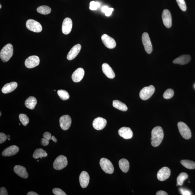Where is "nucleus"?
I'll list each match as a JSON object with an SVG mask.
<instances>
[{
    "instance_id": "obj_7",
    "label": "nucleus",
    "mask_w": 195,
    "mask_h": 195,
    "mask_svg": "<svg viewBox=\"0 0 195 195\" xmlns=\"http://www.w3.org/2000/svg\"><path fill=\"white\" fill-rule=\"evenodd\" d=\"M26 25L28 29L34 32L39 33L42 31V27L40 23L33 19L27 20Z\"/></svg>"
},
{
    "instance_id": "obj_37",
    "label": "nucleus",
    "mask_w": 195,
    "mask_h": 195,
    "mask_svg": "<svg viewBox=\"0 0 195 195\" xmlns=\"http://www.w3.org/2000/svg\"><path fill=\"white\" fill-rule=\"evenodd\" d=\"M52 192L55 195H66L67 194L62 189L58 188H54L52 190Z\"/></svg>"
},
{
    "instance_id": "obj_11",
    "label": "nucleus",
    "mask_w": 195,
    "mask_h": 195,
    "mask_svg": "<svg viewBox=\"0 0 195 195\" xmlns=\"http://www.w3.org/2000/svg\"><path fill=\"white\" fill-rule=\"evenodd\" d=\"M171 175V171L167 167H163L160 169L157 174L159 180L164 181L167 179Z\"/></svg>"
},
{
    "instance_id": "obj_20",
    "label": "nucleus",
    "mask_w": 195,
    "mask_h": 195,
    "mask_svg": "<svg viewBox=\"0 0 195 195\" xmlns=\"http://www.w3.org/2000/svg\"><path fill=\"white\" fill-rule=\"evenodd\" d=\"M19 148L16 145H12L6 148L3 151L2 155L4 156H10L15 155L19 151Z\"/></svg>"
},
{
    "instance_id": "obj_25",
    "label": "nucleus",
    "mask_w": 195,
    "mask_h": 195,
    "mask_svg": "<svg viewBox=\"0 0 195 195\" xmlns=\"http://www.w3.org/2000/svg\"><path fill=\"white\" fill-rule=\"evenodd\" d=\"M119 166L121 170L124 173L128 172L130 168V163L125 159H122L119 162Z\"/></svg>"
},
{
    "instance_id": "obj_8",
    "label": "nucleus",
    "mask_w": 195,
    "mask_h": 195,
    "mask_svg": "<svg viewBox=\"0 0 195 195\" xmlns=\"http://www.w3.org/2000/svg\"><path fill=\"white\" fill-rule=\"evenodd\" d=\"M142 42L145 51L147 53L151 54L153 51V46L150 41L149 35L148 33H143L142 37Z\"/></svg>"
},
{
    "instance_id": "obj_40",
    "label": "nucleus",
    "mask_w": 195,
    "mask_h": 195,
    "mask_svg": "<svg viewBox=\"0 0 195 195\" xmlns=\"http://www.w3.org/2000/svg\"><path fill=\"white\" fill-rule=\"evenodd\" d=\"M44 138L48 140H52V135L49 132H46L44 133L43 135Z\"/></svg>"
},
{
    "instance_id": "obj_45",
    "label": "nucleus",
    "mask_w": 195,
    "mask_h": 195,
    "mask_svg": "<svg viewBox=\"0 0 195 195\" xmlns=\"http://www.w3.org/2000/svg\"><path fill=\"white\" fill-rule=\"evenodd\" d=\"M108 9H109V8L108 7H107L106 6H105L103 7H102V12H103L105 13L106 12L107 10H108Z\"/></svg>"
},
{
    "instance_id": "obj_52",
    "label": "nucleus",
    "mask_w": 195,
    "mask_h": 195,
    "mask_svg": "<svg viewBox=\"0 0 195 195\" xmlns=\"http://www.w3.org/2000/svg\"><path fill=\"white\" fill-rule=\"evenodd\" d=\"M37 162H39V160H37Z\"/></svg>"
},
{
    "instance_id": "obj_39",
    "label": "nucleus",
    "mask_w": 195,
    "mask_h": 195,
    "mask_svg": "<svg viewBox=\"0 0 195 195\" xmlns=\"http://www.w3.org/2000/svg\"><path fill=\"white\" fill-rule=\"evenodd\" d=\"M7 139V137L5 134L3 133H0V143L1 144L4 143Z\"/></svg>"
},
{
    "instance_id": "obj_36",
    "label": "nucleus",
    "mask_w": 195,
    "mask_h": 195,
    "mask_svg": "<svg viewBox=\"0 0 195 195\" xmlns=\"http://www.w3.org/2000/svg\"><path fill=\"white\" fill-rule=\"evenodd\" d=\"M100 3L95 2V1H92L90 3V9L92 11L96 10L100 7Z\"/></svg>"
},
{
    "instance_id": "obj_10",
    "label": "nucleus",
    "mask_w": 195,
    "mask_h": 195,
    "mask_svg": "<svg viewBox=\"0 0 195 195\" xmlns=\"http://www.w3.org/2000/svg\"><path fill=\"white\" fill-rule=\"evenodd\" d=\"M59 123L61 128L64 130L69 129L71 125L72 120L68 115H64L60 117Z\"/></svg>"
},
{
    "instance_id": "obj_30",
    "label": "nucleus",
    "mask_w": 195,
    "mask_h": 195,
    "mask_svg": "<svg viewBox=\"0 0 195 195\" xmlns=\"http://www.w3.org/2000/svg\"><path fill=\"white\" fill-rule=\"evenodd\" d=\"M37 10L38 12L43 15L49 14H50L52 11L51 8L47 6H39L37 8Z\"/></svg>"
},
{
    "instance_id": "obj_35",
    "label": "nucleus",
    "mask_w": 195,
    "mask_h": 195,
    "mask_svg": "<svg viewBox=\"0 0 195 195\" xmlns=\"http://www.w3.org/2000/svg\"><path fill=\"white\" fill-rule=\"evenodd\" d=\"M178 6L180 9L183 11H186V6L184 0H176Z\"/></svg>"
},
{
    "instance_id": "obj_21",
    "label": "nucleus",
    "mask_w": 195,
    "mask_h": 195,
    "mask_svg": "<svg viewBox=\"0 0 195 195\" xmlns=\"http://www.w3.org/2000/svg\"><path fill=\"white\" fill-rule=\"evenodd\" d=\"M102 69L103 73L108 78L112 79L115 77L114 72L108 64L105 63L102 64Z\"/></svg>"
},
{
    "instance_id": "obj_4",
    "label": "nucleus",
    "mask_w": 195,
    "mask_h": 195,
    "mask_svg": "<svg viewBox=\"0 0 195 195\" xmlns=\"http://www.w3.org/2000/svg\"><path fill=\"white\" fill-rule=\"evenodd\" d=\"M100 165L102 169L106 173L112 174L114 172V167L110 160L106 158H102L100 161Z\"/></svg>"
},
{
    "instance_id": "obj_13",
    "label": "nucleus",
    "mask_w": 195,
    "mask_h": 195,
    "mask_svg": "<svg viewBox=\"0 0 195 195\" xmlns=\"http://www.w3.org/2000/svg\"><path fill=\"white\" fill-rule=\"evenodd\" d=\"M162 18L165 26L167 28H171L172 24V20L171 13L168 10H164L162 14Z\"/></svg>"
},
{
    "instance_id": "obj_17",
    "label": "nucleus",
    "mask_w": 195,
    "mask_h": 195,
    "mask_svg": "<svg viewBox=\"0 0 195 195\" xmlns=\"http://www.w3.org/2000/svg\"><path fill=\"white\" fill-rule=\"evenodd\" d=\"M81 48V46L80 44H78L74 46L68 54L67 59L69 60L75 59L80 52Z\"/></svg>"
},
{
    "instance_id": "obj_27",
    "label": "nucleus",
    "mask_w": 195,
    "mask_h": 195,
    "mask_svg": "<svg viewBox=\"0 0 195 195\" xmlns=\"http://www.w3.org/2000/svg\"><path fill=\"white\" fill-rule=\"evenodd\" d=\"M112 105L115 108L123 111H126L128 110V107L125 104L118 100H113Z\"/></svg>"
},
{
    "instance_id": "obj_19",
    "label": "nucleus",
    "mask_w": 195,
    "mask_h": 195,
    "mask_svg": "<svg viewBox=\"0 0 195 195\" xmlns=\"http://www.w3.org/2000/svg\"><path fill=\"white\" fill-rule=\"evenodd\" d=\"M90 180L89 175L86 171H83L79 177V181L82 188H85L88 186Z\"/></svg>"
},
{
    "instance_id": "obj_38",
    "label": "nucleus",
    "mask_w": 195,
    "mask_h": 195,
    "mask_svg": "<svg viewBox=\"0 0 195 195\" xmlns=\"http://www.w3.org/2000/svg\"><path fill=\"white\" fill-rule=\"evenodd\" d=\"M180 192L181 194L183 195H191V191H188V190L184 189V188H181L180 189Z\"/></svg>"
},
{
    "instance_id": "obj_6",
    "label": "nucleus",
    "mask_w": 195,
    "mask_h": 195,
    "mask_svg": "<svg viewBox=\"0 0 195 195\" xmlns=\"http://www.w3.org/2000/svg\"><path fill=\"white\" fill-rule=\"evenodd\" d=\"M155 91V87L153 85L145 87L141 89L140 92V98L143 100H146L153 95Z\"/></svg>"
},
{
    "instance_id": "obj_29",
    "label": "nucleus",
    "mask_w": 195,
    "mask_h": 195,
    "mask_svg": "<svg viewBox=\"0 0 195 195\" xmlns=\"http://www.w3.org/2000/svg\"><path fill=\"white\" fill-rule=\"evenodd\" d=\"M181 164L189 169H195V163L188 160H183L180 161Z\"/></svg>"
},
{
    "instance_id": "obj_33",
    "label": "nucleus",
    "mask_w": 195,
    "mask_h": 195,
    "mask_svg": "<svg viewBox=\"0 0 195 195\" xmlns=\"http://www.w3.org/2000/svg\"><path fill=\"white\" fill-rule=\"evenodd\" d=\"M19 118L21 123L23 125L26 126L29 123V120L28 117L24 114H20L19 115Z\"/></svg>"
},
{
    "instance_id": "obj_14",
    "label": "nucleus",
    "mask_w": 195,
    "mask_h": 195,
    "mask_svg": "<svg viewBox=\"0 0 195 195\" xmlns=\"http://www.w3.org/2000/svg\"><path fill=\"white\" fill-rule=\"evenodd\" d=\"M107 124V120L105 119L98 117L94 120L92 126L96 130H101L105 128Z\"/></svg>"
},
{
    "instance_id": "obj_43",
    "label": "nucleus",
    "mask_w": 195,
    "mask_h": 195,
    "mask_svg": "<svg viewBox=\"0 0 195 195\" xmlns=\"http://www.w3.org/2000/svg\"><path fill=\"white\" fill-rule=\"evenodd\" d=\"M114 11V9L113 8H109L108 9L105 13V15L107 16H109L111 15L112 11Z\"/></svg>"
},
{
    "instance_id": "obj_12",
    "label": "nucleus",
    "mask_w": 195,
    "mask_h": 195,
    "mask_svg": "<svg viewBox=\"0 0 195 195\" xmlns=\"http://www.w3.org/2000/svg\"><path fill=\"white\" fill-rule=\"evenodd\" d=\"M101 39L104 45L108 49L114 48L116 46V43L114 39L106 34L103 35Z\"/></svg>"
},
{
    "instance_id": "obj_51",
    "label": "nucleus",
    "mask_w": 195,
    "mask_h": 195,
    "mask_svg": "<svg viewBox=\"0 0 195 195\" xmlns=\"http://www.w3.org/2000/svg\"><path fill=\"white\" fill-rule=\"evenodd\" d=\"M8 140H10V138H9L8 139Z\"/></svg>"
},
{
    "instance_id": "obj_47",
    "label": "nucleus",
    "mask_w": 195,
    "mask_h": 195,
    "mask_svg": "<svg viewBox=\"0 0 195 195\" xmlns=\"http://www.w3.org/2000/svg\"><path fill=\"white\" fill-rule=\"evenodd\" d=\"M52 140L55 143H57V139H56L55 138V137L54 135L53 136H52Z\"/></svg>"
},
{
    "instance_id": "obj_53",
    "label": "nucleus",
    "mask_w": 195,
    "mask_h": 195,
    "mask_svg": "<svg viewBox=\"0 0 195 195\" xmlns=\"http://www.w3.org/2000/svg\"></svg>"
},
{
    "instance_id": "obj_23",
    "label": "nucleus",
    "mask_w": 195,
    "mask_h": 195,
    "mask_svg": "<svg viewBox=\"0 0 195 195\" xmlns=\"http://www.w3.org/2000/svg\"><path fill=\"white\" fill-rule=\"evenodd\" d=\"M191 60V57L189 55H183L177 58L173 61L174 64L184 65L187 64Z\"/></svg>"
},
{
    "instance_id": "obj_16",
    "label": "nucleus",
    "mask_w": 195,
    "mask_h": 195,
    "mask_svg": "<svg viewBox=\"0 0 195 195\" xmlns=\"http://www.w3.org/2000/svg\"><path fill=\"white\" fill-rule=\"evenodd\" d=\"M119 135L125 139H130L133 137V133L129 127H123L118 130Z\"/></svg>"
},
{
    "instance_id": "obj_49",
    "label": "nucleus",
    "mask_w": 195,
    "mask_h": 195,
    "mask_svg": "<svg viewBox=\"0 0 195 195\" xmlns=\"http://www.w3.org/2000/svg\"><path fill=\"white\" fill-rule=\"evenodd\" d=\"M1 5H0V9H1Z\"/></svg>"
},
{
    "instance_id": "obj_2",
    "label": "nucleus",
    "mask_w": 195,
    "mask_h": 195,
    "mask_svg": "<svg viewBox=\"0 0 195 195\" xmlns=\"http://www.w3.org/2000/svg\"><path fill=\"white\" fill-rule=\"evenodd\" d=\"M14 49L12 45L9 44L5 46L1 49L0 52V57L4 62H7L12 57Z\"/></svg>"
},
{
    "instance_id": "obj_26",
    "label": "nucleus",
    "mask_w": 195,
    "mask_h": 195,
    "mask_svg": "<svg viewBox=\"0 0 195 195\" xmlns=\"http://www.w3.org/2000/svg\"><path fill=\"white\" fill-rule=\"evenodd\" d=\"M37 103L36 99L34 97L32 96L29 97L25 102L26 107L31 110L34 109Z\"/></svg>"
},
{
    "instance_id": "obj_44",
    "label": "nucleus",
    "mask_w": 195,
    "mask_h": 195,
    "mask_svg": "<svg viewBox=\"0 0 195 195\" xmlns=\"http://www.w3.org/2000/svg\"><path fill=\"white\" fill-rule=\"evenodd\" d=\"M156 195H168L167 193L163 191H159L156 193Z\"/></svg>"
},
{
    "instance_id": "obj_34",
    "label": "nucleus",
    "mask_w": 195,
    "mask_h": 195,
    "mask_svg": "<svg viewBox=\"0 0 195 195\" xmlns=\"http://www.w3.org/2000/svg\"><path fill=\"white\" fill-rule=\"evenodd\" d=\"M174 95V91L171 89H168L164 92L163 97L165 99H169L172 98Z\"/></svg>"
},
{
    "instance_id": "obj_41",
    "label": "nucleus",
    "mask_w": 195,
    "mask_h": 195,
    "mask_svg": "<svg viewBox=\"0 0 195 195\" xmlns=\"http://www.w3.org/2000/svg\"><path fill=\"white\" fill-rule=\"evenodd\" d=\"M49 140L45 138H43L41 140V144L43 146H46L49 144Z\"/></svg>"
},
{
    "instance_id": "obj_15",
    "label": "nucleus",
    "mask_w": 195,
    "mask_h": 195,
    "mask_svg": "<svg viewBox=\"0 0 195 195\" xmlns=\"http://www.w3.org/2000/svg\"><path fill=\"white\" fill-rule=\"evenodd\" d=\"M72 21L70 18H65L63 22L62 32L63 34H68L71 31L72 28Z\"/></svg>"
},
{
    "instance_id": "obj_1",
    "label": "nucleus",
    "mask_w": 195,
    "mask_h": 195,
    "mask_svg": "<svg viewBox=\"0 0 195 195\" xmlns=\"http://www.w3.org/2000/svg\"><path fill=\"white\" fill-rule=\"evenodd\" d=\"M164 133L162 128L159 126L155 127L152 130L151 143L153 147H157L163 140Z\"/></svg>"
},
{
    "instance_id": "obj_3",
    "label": "nucleus",
    "mask_w": 195,
    "mask_h": 195,
    "mask_svg": "<svg viewBox=\"0 0 195 195\" xmlns=\"http://www.w3.org/2000/svg\"><path fill=\"white\" fill-rule=\"evenodd\" d=\"M178 126L180 133L183 138L186 140L191 138V130L186 124L183 122H179L178 123Z\"/></svg>"
},
{
    "instance_id": "obj_24",
    "label": "nucleus",
    "mask_w": 195,
    "mask_h": 195,
    "mask_svg": "<svg viewBox=\"0 0 195 195\" xmlns=\"http://www.w3.org/2000/svg\"><path fill=\"white\" fill-rule=\"evenodd\" d=\"M17 82H11L7 83L4 85L1 89V91L4 94L10 93L14 91L17 87Z\"/></svg>"
},
{
    "instance_id": "obj_28",
    "label": "nucleus",
    "mask_w": 195,
    "mask_h": 195,
    "mask_svg": "<svg viewBox=\"0 0 195 195\" xmlns=\"http://www.w3.org/2000/svg\"><path fill=\"white\" fill-rule=\"evenodd\" d=\"M47 156V154L42 148H38L36 149L34 152L33 154V157L36 159L40 158L42 159L43 157H46Z\"/></svg>"
},
{
    "instance_id": "obj_5",
    "label": "nucleus",
    "mask_w": 195,
    "mask_h": 195,
    "mask_svg": "<svg viewBox=\"0 0 195 195\" xmlns=\"http://www.w3.org/2000/svg\"><path fill=\"white\" fill-rule=\"evenodd\" d=\"M68 163V162L67 157L64 155H61L55 160L53 167L56 170H61L67 166Z\"/></svg>"
},
{
    "instance_id": "obj_48",
    "label": "nucleus",
    "mask_w": 195,
    "mask_h": 195,
    "mask_svg": "<svg viewBox=\"0 0 195 195\" xmlns=\"http://www.w3.org/2000/svg\"><path fill=\"white\" fill-rule=\"evenodd\" d=\"M7 139H8L9 138H10V135H7Z\"/></svg>"
},
{
    "instance_id": "obj_31",
    "label": "nucleus",
    "mask_w": 195,
    "mask_h": 195,
    "mask_svg": "<svg viewBox=\"0 0 195 195\" xmlns=\"http://www.w3.org/2000/svg\"><path fill=\"white\" fill-rule=\"evenodd\" d=\"M188 175L186 173L182 172L180 173L177 178V181L178 186H182L185 180L188 178Z\"/></svg>"
},
{
    "instance_id": "obj_9",
    "label": "nucleus",
    "mask_w": 195,
    "mask_h": 195,
    "mask_svg": "<svg viewBox=\"0 0 195 195\" xmlns=\"http://www.w3.org/2000/svg\"><path fill=\"white\" fill-rule=\"evenodd\" d=\"M40 62V59L37 56L33 55L29 57L25 62V65L27 68H32L37 67Z\"/></svg>"
},
{
    "instance_id": "obj_50",
    "label": "nucleus",
    "mask_w": 195,
    "mask_h": 195,
    "mask_svg": "<svg viewBox=\"0 0 195 195\" xmlns=\"http://www.w3.org/2000/svg\"><path fill=\"white\" fill-rule=\"evenodd\" d=\"M1 112H0V116H1Z\"/></svg>"
},
{
    "instance_id": "obj_32",
    "label": "nucleus",
    "mask_w": 195,
    "mask_h": 195,
    "mask_svg": "<svg viewBox=\"0 0 195 195\" xmlns=\"http://www.w3.org/2000/svg\"><path fill=\"white\" fill-rule=\"evenodd\" d=\"M58 95L62 100H65L69 98V95L67 91L64 90H59L57 91Z\"/></svg>"
},
{
    "instance_id": "obj_46",
    "label": "nucleus",
    "mask_w": 195,
    "mask_h": 195,
    "mask_svg": "<svg viewBox=\"0 0 195 195\" xmlns=\"http://www.w3.org/2000/svg\"><path fill=\"white\" fill-rule=\"evenodd\" d=\"M27 195H38V194L34 191H29Z\"/></svg>"
},
{
    "instance_id": "obj_42",
    "label": "nucleus",
    "mask_w": 195,
    "mask_h": 195,
    "mask_svg": "<svg viewBox=\"0 0 195 195\" xmlns=\"http://www.w3.org/2000/svg\"><path fill=\"white\" fill-rule=\"evenodd\" d=\"M0 195H8V192L6 188L4 187H2L0 189Z\"/></svg>"
},
{
    "instance_id": "obj_22",
    "label": "nucleus",
    "mask_w": 195,
    "mask_h": 195,
    "mask_svg": "<svg viewBox=\"0 0 195 195\" xmlns=\"http://www.w3.org/2000/svg\"><path fill=\"white\" fill-rule=\"evenodd\" d=\"M14 171L18 176L24 178H27L28 177V174L26 172L25 168L20 165H16L14 167Z\"/></svg>"
},
{
    "instance_id": "obj_18",
    "label": "nucleus",
    "mask_w": 195,
    "mask_h": 195,
    "mask_svg": "<svg viewBox=\"0 0 195 195\" xmlns=\"http://www.w3.org/2000/svg\"><path fill=\"white\" fill-rule=\"evenodd\" d=\"M85 74V71L81 68H79L76 70L72 74V79L73 81L78 82L82 80Z\"/></svg>"
}]
</instances>
